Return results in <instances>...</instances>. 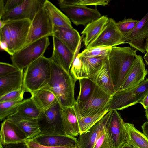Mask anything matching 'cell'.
I'll return each instance as SVG.
<instances>
[{"label":"cell","instance_id":"cell-49","mask_svg":"<svg viewBox=\"0 0 148 148\" xmlns=\"http://www.w3.org/2000/svg\"><path fill=\"white\" fill-rule=\"evenodd\" d=\"M6 21L0 20V29H1L6 24Z\"/></svg>","mask_w":148,"mask_h":148},{"label":"cell","instance_id":"cell-31","mask_svg":"<svg viewBox=\"0 0 148 148\" xmlns=\"http://www.w3.org/2000/svg\"><path fill=\"white\" fill-rule=\"evenodd\" d=\"M17 112L27 117L38 119L40 117L42 111L30 97L22 101Z\"/></svg>","mask_w":148,"mask_h":148},{"label":"cell","instance_id":"cell-30","mask_svg":"<svg viewBox=\"0 0 148 148\" xmlns=\"http://www.w3.org/2000/svg\"><path fill=\"white\" fill-rule=\"evenodd\" d=\"M74 107L79 123L80 134L89 130L108 112L106 109L96 114L82 117L80 114L78 104L77 102Z\"/></svg>","mask_w":148,"mask_h":148},{"label":"cell","instance_id":"cell-2","mask_svg":"<svg viewBox=\"0 0 148 148\" xmlns=\"http://www.w3.org/2000/svg\"><path fill=\"white\" fill-rule=\"evenodd\" d=\"M137 50L130 47H114L108 56L110 71L116 92L120 90L125 79L137 58Z\"/></svg>","mask_w":148,"mask_h":148},{"label":"cell","instance_id":"cell-25","mask_svg":"<svg viewBox=\"0 0 148 148\" xmlns=\"http://www.w3.org/2000/svg\"><path fill=\"white\" fill-rule=\"evenodd\" d=\"M43 6L53 27L73 28L69 18L50 1L45 0Z\"/></svg>","mask_w":148,"mask_h":148},{"label":"cell","instance_id":"cell-47","mask_svg":"<svg viewBox=\"0 0 148 148\" xmlns=\"http://www.w3.org/2000/svg\"><path fill=\"white\" fill-rule=\"evenodd\" d=\"M4 1L3 0H0V18L4 13Z\"/></svg>","mask_w":148,"mask_h":148},{"label":"cell","instance_id":"cell-34","mask_svg":"<svg viewBox=\"0 0 148 148\" xmlns=\"http://www.w3.org/2000/svg\"><path fill=\"white\" fill-rule=\"evenodd\" d=\"M112 47H98L86 48L77 55L78 57H95L108 56Z\"/></svg>","mask_w":148,"mask_h":148},{"label":"cell","instance_id":"cell-7","mask_svg":"<svg viewBox=\"0 0 148 148\" xmlns=\"http://www.w3.org/2000/svg\"><path fill=\"white\" fill-rule=\"evenodd\" d=\"M53 34V25L43 6L31 21L26 41L22 49L42 38L52 36Z\"/></svg>","mask_w":148,"mask_h":148},{"label":"cell","instance_id":"cell-24","mask_svg":"<svg viewBox=\"0 0 148 148\" xmlns=\"http://www.w3.org/2000/svg\"><path fill=\"white\" fill-rule=\"evenodd\" d=\"M109 18L107 15L102 16L86 26L81 33L85 35L83 40L86 48L100 34L108 23Z\"/></svg>","mask_w":148,"mask_h":148},{"label":"cell","instance_id":"cell-51","mask_svg":"<svg viewBox=\"0 0 148 148\" xmlns=\"http://www.w3.org/2000/svg\"><path fill=\"white\" fill-rule=\"evenodd\" d=\"M145 116L148 121V108L145 109Z\"/></svg>","mask_w":148,"mask_h":148},{"label":"cell","instance_id":"cell-41","mask_svg":"<svg viewBox=\"0 0 148 148\" xmlns=\"http://www.w3.org/2000/svg\"><path fill=\"white\" fill-rule=\"evenodd\" d=\"M25 143L28 148H77L76 147L45 146L38 144L32 139H27Z\"/></svg>","mask_w":148,"mask_h":148},{"label":"cell","instance_id":"cell-32","mask_svg":"<svg viewBox=\"0 0 148 148\" xmlns=\"http://www.w3.org/2000/svg\"><path fill=\"white\" fill-rule=\"evenodd\" d=\"M79 91L76 100L78 103L83 102L87 100L91 95L95 84L88 78L79 79Z\"/></svg>","mask_w":148,"mask_h":148},{"label":"cell","instance_id":"cell-21","mask_svg":"<svg viewBox=\"0 0 148 148\" xmlns=\"http://www.w3.org/2000/svg\"><path fill=\"white\" fill-rule=\"evenodd\" d=\"M54 36L75 54L81 40L78 32L73 27H53Z\"/></svg>","mask_w":148,"mask_h":148},{"label":"cell","instance_id":"cell-12","mask_svg":"<svg viewBox=\"0 0 148 148\" xmlns=\"http://www.w3.org/2000/svg\"><path fill=\"white\" fill-rule=\"evenodd\" d=\"M123 121L117 110H112L106 129L114 148H120L127 142V133Z\"/></svg>","mask_w":148,"mask_h":148},{"label":"cell","instance_id":"cell-27","mask_svg":"<svg viewBox=\"0 0 148 148\" xmlns=\"http://www.w3.org/2000/svg\"><path fill=\"white\" fill-rule=\"evenodd\" d=\"M64 127L67 135L77 136L80 134L78 119L74 107L63 109Z\"/></svg>","mask_w":148,"mask_h":148},{"label":"cell","instance_id":"cell-39","mask_svg":"<svg viewBox=\"0 0 148 148\" xmlns=\"http://www.w3.org/2000/svg\"><path fill=\"white\" fill-rule=\"evenodd\" d=\"M0 41H4L7 44L8 46V53L11 56L14 53L10 32L6 24L3 27L0 29Z\"/></svg>","mask_w":148,"mask_h":148},{"label":"cell","instance_id":"cell-18","mask_svg":"<svg viewBox=\"0 0 148 148\" xmlns=\"http://www.w3.org/2000/svg\"><path fill=\"white\" fill-rule=\"evenodd\" d=\"M148 73L142 57L138 55L126 77L120 89L132 88L143 81Z\"/></svg>","mask_w":148,"mask_h":148},{"label":"cell","instance_id":"cell-33","mask_svg":"<svg viewBox=\"0 0 148 148\" xmlns=\"http://www.w3.org/2000/svg\"><path fill=\"white\" fill-rule=\"evenodd\" d=\"M22 101L0 103V121L4 120L9 116L17 112L18 107Z\"/></svg>","mask_w":148,"mask_h":148},{"label":"cell","instance_id":"cell-46","mask_svg":"<svg viewBox=\"0 0 148 148\" xmlns=\"http://www.w3.org/2000/svg\"><path fill=\"white\" fill-rule=\"evenodd\" d=\"M142 128L143 133L148 138V121L144 123Z\"/></svg>","mask_w":148,"mask_h":148},{"label":"cell","instance_id":"cell-43","mask_svg":"<svg viewBox=\"0 0 148 148\" xmlns=\"http://www.w3.org/2000/svg\"><path fill=\"white\" fill-rule=\"evenodd\" d=\"M4 148H28L25 143H19L6 145Z\"/></svg>","mask_w":148,"mask_h":148},{"label":"cell","instance_id":"cell-13","mask_svg":"<svg viewBox=\"0 0 148 148\" xmlns=\"http://www.w3.org/2000/svg\"><path fill=\"white\" fill-rule=\"evenodd\" d=\"M31 23V21L28 19L6 21L14 53L21 49L25 45Z\"/></svg>","mask_w":148,"mask_h":148},{"label":"cell","instance_id":"cell-42","mask_svg":"<svg viewBox=\"0 0 148 148\" xmlns=\"http://www.w3.org/2000/svg\"><path fill=\"white\" fill-rule=\"evenodd\" d=\"M23 0H7L5 3L4 13L10 11L18 6Z\"/></svg>","mask_w":148,"mask_h":148},{"label":"cell","instance_id":"cell-17","mask_svg":"<svg viewBox=\"0 0 148 148\" xmlns=\"http://www.w3.org/2000/svg\"><path fill=\"white\" fill-rule=\"evenodd\" d=\"M112 110L108 112L87 132L79 135L77 148H93L94 145L105 129Z\"/></svg>","mask_w":148,"mask_h":148},{"label":"cell","instance_id":"cell-16","mask_svg":"<svg viewBox=\"0 0 148 148\" xmlns=\"http://www.w3.org/2000/svg\"><path fill=\"white\" fill-rule=\"evenodd\" d=\"M52 36L53 51L49 58L70 73L71 66L75 57V54L57 38L54 36Z\"/></svg>","mask_w":148,"mask_h":148},{"label":"cell","instance_id":"cell-52","mask_svg":"<svg viewBox=\"0 0 148 148\" xmlns=\"http://www.w3.org/2000/svg\"><path fill=\"white\" fill-rule=\"evenodd\" d=\"M146 52L147 53H148V43L147 44L146 48Z\"/></svg>","mask_w":148,"mask_h":148},{"label":"cell","instance_id":"cell-48","mask_svg":"<svg viewBox=\"0 0 148 148\" xmlns=\"http://www.w3.org/2000/svg\"><path fill=\"white\" fill-rule=\"evenodd\" d=\"M120 148H135L128 143L126 142Z\"/></svg>","mask_w":148,"mask_h":148},{"label":"cell","instance_id":"cell-14","mask_svg":"<svg viewBox=\"0 0 148 148\" xmlns=\"http://www.w3.org/2000/svg\"><path fill=\"white\" fill-rule=\"evenodd\" d=\"M148 43V12L139 22L126 38L125 43L142 53L146 52Z\"/></svg>","mask_w":148,"mask_h":148},{"label":"cell","instance_id":"cell-38","mask_svg":"<svg viewBox=\"0 0 148 148\" xmlns=\"http://www.w3.org/2000/svg\"><path fill=\"white\" fill-rule=\"evenodd\" d=\"M93 148H114L106 127L97 138Z\"/></svg>","mask_w":148,"mask_h":148},{"label":"cell","instance_id":"cell-8","mask_svg":"<svg viewBox=\"0 0 148 148\" xmlns=\"http://www.w3.org/2000/svg\"><path fill=\"white\" fill-rule=\"evenodd\" d=\"M111 97L95 85L89 98L83 102L77 103L81 116L85 117L94 115L106 110Z\"/></svg>","mask_w":148,"mask_h":148},{"label":"cell","instance_id":"cell-5","mask_svg":"<svg viewBox=\"0 0 148 148\" xmlns=\"http://www.w3.org/2000/svg\"><path fill=\"white\" fill-rule=\"evenodd\" d=\"M50 45L48 37L42 38L28 45L11 56L13 64L23 70L44 54Z\"/></svg>","mask_w":148,"mask_h":148},{"label":"cell","instance_id":"cell-44","mask_svg":"<svg viewBox=\"0 0 148 148\" xmlns=\"http://www.w3.org/2000/svg\"><path fill=\"white\" fill-rule=\"evenodd\" d=\"M139 103L143 106L145 110L148 108V93L140 102Z\"/></svg>","mask_w":148,"mask_h":148},{"label":"cell","instance_id":"cell-1","mask_svg":"<svg viewBox=\"0 0 148 148\" xmlns=\"http://www.w3.org/2000/svg\"><path fill=\"white\" fill-rule=\"evenodd\" d=\"M51 62V74L49 82L41 89L53 92L63 109L73 107L76 103L75 89L77 80L60 66Z\"/></svg>","mask_w":148,"mask_h":148},{"label":"cell","instance_id":"cell-9","mask_svg":"<svg viewBox=\"0 0 148 148\" xmlns=\"http://www.w3.org/2000/svg\"><path fill=\"white\" fill-rule=\"evenodd\" d=\"M58 4L61 11L77 26H86L102 16L97 8L79 5Z\"/></svg>","mask_w":148,"mask_h":148},{"label":"cell","instance_id":"cell-29","mask_svg":"<svg viewBox=\"0 0 148 148\" xmlns=\"http://www.w3.org/2000/svg\"><path fill=\"white\" fill-rule=\"evenodd\" d=\"M31 97L42 110H46L58 102L55 95L52 92L40 89L31 94Z\"/></svg>","mask_w":148,"mask_h":148},{"label":"cell","instance_id":"cell-19","mask_svg":"<svg viewBox=\"0 0 148 148\" xmlns=\"http://www.w3.org/2000/svg\"><path fill=\"white\" fill-rule=\"evenodd\" d=\"M88 78L110 96L116 92L112 79L108 58L101 67Z\"/></svg>","mask_w":148,"mask_h":148},{"label":"cell","instance_id":"cell-20","mask_svg":"<svg viewBox=\"0 0 148 148\" xmlns=\"http://www.w3.org/2000/svg\"><path fill=\"white\" fill-rule=\"evenodd\" d=\"M6 119L19 127L26 134L27 139H33L41 133L37 119L27 117L18 112Z\"/></svg>","mask_w":148,"mask_h":148},{"label":"cell","instance_id":"cell-35","mask_svg":"<svg viewBox=\"0 0 148 148\" xmlns=\"http://www.w3.org/2000/svg\"><path fill=\"white\" fill-rule=\"evenodd\" d=\"M109 0H61L58 1V3L73 5L87 6L90 5H101L105 6L108 4Z\"/></svg>","mask_w":148,"mask_h":148},{"label":"cell","instance_id":"cell-10","mask_svg":"<svg viewBox=\"0 0 148 148\" xmlns=\"http://www.w3.org/2000/svg\"><path fill=\"white\" fill-rule=\"evenodd\" d=\"M112 18L108 21L98 36L86 48L100 47H112L125 43L126 40L118 29Z\"/></svg>","mask_w":148,"mask_h":148},{"label":"cell","instance_id":"cell-6","mask_svg":"<svg viewBox=\"0 0 148 148\" xmlns=\"http://www.w3.org/2000/svg\"><path fill=\"white\" fill-rule=\"evenodd\" d=\"M62 110L58 102L50 108L42 111L40 117L38 119L40 134L67 135L64 127Z\"/></svg>","mask_w":148,"mask_h":148},{"label":"cell","instance_id":"cell-36","mask_svg":"<svg viewBox=\"0 0 148 148\" xmlns=\"http://www.w3.org/2000/svg\"><path fill=\"white\" fill-rule=\"evenodd\" d=\"M139 21L132 18H124L123 20L116 23L119 30L126 39L128 34L134 28Z\"/></svg>","mask_w":148,"mask_h":148},{"label":"cell","instance_id":"cell-4","mask_svg":"<svg viewBox=\"0 0 148 148\" xmlns=\"http://www.w3.org/2000/svg\"><path fill=\"white\" fill-rule=\"evenodd\" d=\"M148 93V79H146L132 88L116 92L111 96L107 110H121L139 103Z\"/></svg>","mask_w":148,"mask_h":148},{"label":"cell","instance_id":"cell-40","mask_svg":"<svg viewBox=\"0 0 148 148\" xmlns=\"http://www.w3.org/2000/svg\"><path fill=\"white\" fill-rule=\"evenodd\" d=\"M19 70L13 64L0 62V78L18 71Z\"/></svg>","mask_w":148,"mask_h":148},{"label":"cell","instance_id":"cell-3","mask_svg":"<svg viewBox=\"0 0 148 148\" xmlns=\"http://www.w3.org/2000/svg\"><path fill=\"white\" fill-rule=\"evenodd\" d=\"M52 62L49 58L41 57L27 67L24 73L23 87L31 94L41 89L49 83Z\"/></svg>","mask_w":148,"mask_h":148},{"label":"cell","instance_id":"cell-28","mask_svg":"<svg viewBox=\"0 0 148 148\" xmlns=\"http://www.w3.org/2000/svg\"><path fill=\"white\" fill-rule=\"evenodd\" d=\"M127 142L135 148H148V138L135 128L133 124L125 123Z\"/></svg>","mask_w":148,"mask_h":148},{"label":"cell","instance_id":"cell-45","mask_svg":"<svg viewBox=\"0 0 148 148\" xmlns=\"http://www.w3.org/2000/svg\"><path fill=\"white\" fill-rule=\"evenodd\" d=\"M0 46L1 50L8 53L9 48L7 44L5 42L0 41Z\"/></svg>","mask_w":148,"mask_h":148},{"label":"cell","instance_id":"cell-37","mask_svg":"<svg viewBox=\"0 0 148 148\" xmlns=\"http://www.w3.org/2000/svg\"><path fill=\"white\" fill-rule=\"evenodd\" d=\"M26 92L23 87L20 90L13 91L0 97V103L8 101H22Z\"/></svg>","mask_w":148,"mask_h":148},{"label":"cell","instance_id":"cell-26","mask_svg":"<svg viewBox=\"0 0 148 148\" xmlns=\"http://www.w3.org/2000/svg\"><path fill=\"white\" fill-rule=\"evenodd\" d=\"M81 62V66L79 79L88 78L98 70L107 59L108 56L95 57H79Z\"/></svg>","mask_w":148,"mask_h":148},{"label":"cell","instance_id":"cell-50","mask_svg":"<svg viewBox=\"0 0 148 148\" xmlns=\"http://www.w3.org/2000/svg\"><path fill=\"white\" fill-rule=\"evenodd\" d=\"M144 58L146 64L148 65V53H146L144 56Z\"/></svg>","mask_w":148,"mask_h":148},{"label":"cell","instance_id":"cell-23","mask_svg":"<svg viewBox=\"0 0 148 148\" xmlns=\"http://www.w3.org/2000/svg\"><path fill=\"white\" fill-rule=\"evenodd\" d=\"M24 73L23 70H19L0 78V97L22 88Z\"/></svg>","mask_w":148,"mask_h":148},{"label":"cell","instance_id":"cell-22","mask_svg":"<svg viewBox=\"0 0 148 148\" xmlns=\"http://www.w3.org/2000/svg\"><path fill=\"white\" fill-rule=\"evenodd\" d=\"M45 146L77 147V139L74 136L62 135L39 134L32 139Z\"/></svg>","mask_w":148,"mask_h":148},{"label":"cell","instance_id":"cell-15","mask_svg":"<svg viewBox=\"0 0 148 148\" xmlns=\"http://www.w3.org/2000/svg\"><path fill=\"white\" fill-rule=\"evenodd\" d=\"M0 148L10 144L25 143L27 140L25 133L17 125L6 119L1 124Z\"/></svg>","mask_w":148,"mask_h":148},{"label":"cell","instance_id":"cell-11","mask_svg":"<svg viewBox=\"0 0 148 148\" xmlns=\"http://www.w3.org/2000/svg\"><path fill=\"white\" fill-rule=\"evenodd\" d=\"M45 0H23L17 7L5 12L0 20L10 21L28 19L31 21Z\"/></svg>","mask_w":148,"mask_h":148}]
</instances>
